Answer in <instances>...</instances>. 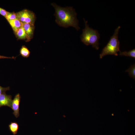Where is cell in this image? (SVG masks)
Wrapping results in <instances>:
<instances>
[{
	"mask_svg": "<svg viewBox=\"0 0 135 135\" xmlns=\"http://www.w3.org/2000/svg\"><path fill=\"white\" fill-rule=\"evenodd\" d=\"M51 5L55 9V21L58 25L64 28L72 26L78 30L80 29L76 13L72 7H62L54 3Z\"/></svg>",
	"mask_w": 135,
	"mask_h": 135,
	"instance_id": "obj_1",
	"label": "cell"
},
{
	"mask_svg": "<svg viewBox=\"0 0 135 135\" xmlns=\"http://www.w3.org/2000/svg\"><path fill=\"white\" fill-rule=\"evenodd\" d=\"M85 28L82 30V32L81 36V41L86 46L91 45L96 50L99 48L98 42L100 38V34L98 31L90 28L87 24V22L84 19Z\"/></svg>",
	"mask_w": 135,
	"mask_h": 135,
	"instance_id": "obj_2",
	"label": "cell"
},
{
	"mask_svg": "<svg viewBox=\"0 0 135 135\" xmlns=\"http://www.w3.org/2000/svg\"><path fill=\"white\" fill-rule=\"evenodd\" d=\"M120 28L118 26L115 30L114 34L106 46L102 49L100 55V58H102L108 55H114L117 56L118 52H120V42L118 39V34Z\"/></svg>",
	"mask_w": 135,
	"mask_h": 135,
	"instance_id": "obj_3",
	"label": "cell"
},
{
	"mask_svg": "<svg viewBox=\"0 0 135 135\" xmlns=\"http://www.w3.org/2000/svg\"><path fill=\"white\" fill-rule=\"evenodd\" d=\"M17 18L22 23L34 24L35 20L34 14L32 12L25 9L16 13Z\"/></svg>",
	"mask_w": 135,
	"mask_h": 135,
	"instance_id": "obj_4",
	"label": "cell"
},
{
	"mask_svg": "<svg viewBox=\"0 0 135 135\" xmlns=\"http://www.w3.org/2000/svg\"><path fill=\"white\" fill-rule=\"evenodd\" d=\"M20 100V96L19 94H16L12 100L11 108L13 111V114L16 118L20 115L19 106Z\"/></svg>",
	"mask_w": 135,
	"mask_h": 135,
	"instance_id": "obj_5",
	"label": "cell"
},
{
	"mask_svg": "<svg viewBox=\"0 0 135 135\" xmlns=\"http://www.w3.org/2000/svg\"><path fill=\"white\" fill-rule=\"evenodd\" d=\"M22 26L27 36L26 41H29L33 36L34 30V24L29 23H22Z\"/></svg>",
	"mask_w": 135,
	"mask_h": 135,
	"instance_id": "obj_6",
	"label": "cell"
},
{
	"mask_svg": "<svg viewBox=\"0 0 135 135\" xmlns=\"http://www.w3.org/2000/svg\"><path fill=\"white\" fill-rule=\"evenodd\" d=\"M11 95L6 94V92L0 95V108L7 106L11 108L12 100Z\"/></svg>",
	"mask_w": 135,
	"mask_h": 135,
	"instance_id": "obj_7",
	"label": "cell"
},
{
	"mask_svg": "<svg viewBox=\"0 0 135 135\" xmlns=\"http://www.w3.org/2000/svg\"><path fill=\"white\" fill-rule=\"evenodd\" d=\"M16 37L18 39L27 40V36L22 26L14 31Z\"/></svg>",
	"mask_w": 135,
	"mask_h": 135,
	"instance_id": "obj_8",
	"label": "cell"
},
{
	"mask_svg": "<svg viewBox=\"0 0 135 135\" xmlns=\"http://www.w3.org/2000/svg\"><path fill=\"white\" fill-rule=\"evenodd\" d=\"M14 31L22 27V23L18 18L8 21Z\"/></svg>",
	"mask_w": 135,
	"mask_h": 135,
	"instance_id": "obj_9",
	"label": "cell"
},
{
	"mask_svg": "<svg viewBox=\"0 0 135 135\" xmlns=\"http://www.w3.org/2000/svg\"><path fill=\"white\" fill-rule=\"evenodd\" d=\"M10 131L13 135L16 134L19 128V125L16 122H12L8 125Z\"/></svg>",
	"mask_w": 135,
	"mask_h": 135,
	"instance_id": "obj_10",
	"label": "cell"
},
{
	"mask_svg": "<svg viewBox=\"0 0 135 135\" xmlns=\"http://www.w3.org/2000/svg\"><path fill=\"white\" fill-rule=\"evenodd\" d=\"M119 52V54L120 56H128L134 58H135V49L134 48L128 51H125L121 52L120 51Z\"/></svg>",
	"mask_w": 135,
	"mask_h": 135,
	"instance_id": "obj_11",
	"label": "cell"
},
{
	"mask_svg": "<svg viewBox=\"0 0 135 135\" xmlns=\"http://www.w3.org/2000/svg\"><path fill=\"white\" fill-rule=\"evenodd\" d=\"M20 53L22 57L27 58L29 56L30 52L26 46H23L20 49Z\"/></svg>",
	"mask_w": 135,
	"mask_h": 135,
	"instance_id": "obj_12",
	"label": "cell"
},
{
	"mask_svg": "<svg viewBox=\"0 0 135 135\" xmlns=\"http://www.w3.org/2000/svg\"><path fill=\"white\" fill-rule=\"evenodd\" d=\"M126 72H128L130 76L133 78L134 80L135 79V64L131 66L130 67Z\"/></svg>",
	"mask_w": 135,
	"mask_h": 135,
	"instance_id": "obj_13",
	"label": "cell"
},
{
	"mask_svg": "<svg viewBox=\"0 0 135 135\" xmlns=\"http://www.w3.org/2000/svg\"><path fill=\"white\" fill-rule=\"evenodd\" d=\"M17 18L16 13L14 12H7L6 19L8 21L13 20Z\"/></svg>",
	"mask_w": 135,
	"mask_h": 135,
	"instance_id": "obj_14",
	"label": "cell"
},
{
	"mask_svg": "<svg viewBox=\"0 0 135 135\" xmlns=\"http://www.w3.org/2000/svg\"><path fill=\"white\" fill-rule=\"evenodd\" d=\"M10 90L9 87H3L0 86V95L3 93H5L6 92Z\"/></svg>",
	"mask_w": 135,
	"mask_h": 135,
	"instance_id": "obj_15",
	"label": "cell"
},
{
	"mask_svg": "<svg viewBox=\"0 0 135 135\" xmlns=\"http://www.w3.org/2000/svg\"><path fill=\"white\" fill-rule=\"evenodd\" d=\"M7 12L4 9L0 7V14L6 18Z\"/></svg>",
	"mask_w": 135,
	"mask_h": 135,
	"instance_id": "obj_16",
	"label": "cell"
},
{
	"mask_svg": "<svg viewBox=\"0 0 135 135\" xmlns=\"http://www.w3.org/2000/svg\"><path fill=\"white\" fill-rule=\"evenodd\" d=\"M16 57L14 56L10 57H7L4 56H2L0 55V59H4V58H10V59H15Z\"/></svg>",
	"mask_w": 135,
	"mask_h": 135,
	"instance_id": "obj_17",
	"label": "cell"
}]
</instances>
